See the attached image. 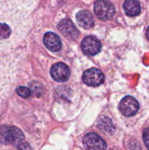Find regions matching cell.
Segmentation results:
<instances>
[{"label":"cell","mask_w":149,"mask_h":150,"mask_svg":"<svg viewBox=\"0 0 149 150\" xmlns=\"http://www.w3.org/2000/svg\"><path fill=\"white\" fill-rule=\"evenodd\" d=\"M39 0H0V59L23 39L29 17Z\"/></svg>","instance_id":"cell-1"},{"label":"cell","mask_w":149,"mask_h":150,"mask_svg":"<svg viewBox=\"0 0 149 150\" xmlns=\"http://www.w3.org/2000/svg\"><path fill=\"white\" fill-rule=\"evenodd\" d=\"M24 139L23 132L18 127L11 125L0 127V144L4 145L14 144L17 146Z\"/></svg>","instance_id":"cell-2"},{"label":"cell","mask_w":149,"mask_h":150,"mask_svg":"<svg viewBox=\"0 0 149 150\" xmlns=\"http://www.w3.org/2000/svg\"><path fill=\"white\" fill-rule=\"evenodd\" d=\"M93 10L96 17L102 21L110 20L115 13L114 5L107 0H97L94 4Z\"/></svg>","instance_id":"cell-3"},{"label":"cell","mask_w":149,"mask_h":150,"mask_svg":"<svg viewBox=\"0 0 149 150\" xmlns=\"http://www.w3.org/2000/svg\"><path fill=\"white\" fill-rule=\"evenodd\" d=\"M82 79L86 84L91 86H100L105 81L103 73L97 68H91L86 70Z\"/></svg>","instance_id":"cell-4"},{"label":"cell","mask_w":149,"mask_h":150,"mask_svg":"<svg viewBox=\"0 0 149 150\" xmlns=\"http://www.w3.org/2000/svg\"><path fill=\"white\" fill-rule=\"evenodd\" d=\"M57 27L60 33L62 34L67 39L75 40L80 35L78 29L70 19L65 18L61 20L58 23Z\"/></svg>","instance_id":"cell-5"},{"label":"cell","mask_w":149,"mask_h":150,"mask_svg":"<svg viewBox=\"0 0 149 150\" xmlns=\"http://www.w3.org/2000/svg\"><path fill=\"white\" fill-rule=\"evenodd\" d=\"M120 111L126 117H132L139 109V103L137 100L131 96L123 98L118 105Z\"/></svg>","instance_id":"cell-6"},{"label":"cell","mask_w":149,"mask_h":150,"mask_svg":"<svg viewBox=\"0 0 149 150\" xmlns=\"http://www.w3.org/2000/svg\"><path fill=\"white\" fill-rule=\"evenodd\" d=\"M83 144L87 150H105L107 144L99 135L93 133L86 134L83 139Z\"/></svg>","instance_id":"cell-7"},{"label":"cell","mask_w":149,"mask_h":150,"mask_svg":"<svg viewBox=\"0 0 149 150\" xmlns=\"http://www.w3.org/2000/svg\"><path fill=\"white\" fill-rule=\"evenodd\" d=\"M101 48H102L101 42L95 37L87 36L83 38L82 40V51L86 55H95L100 51Z\"/></svg>","instance_id":"cell-8"},{"label":"cell","mask_w":149,"mask_h":150,"mask_svg":"<svg viewBox=\"0 0 149 150\" xmlns=\"http://www.w3.org/2000/svg\"><path fill=\"white\" fill-rule=\"evenodd\" d=\"M70 69L68 66L62 62L54 64L51 70V75L56 81L65 82L70 78Z\"/></svg>","instance_id":"cell-9"},{"label":"cell","mask_w":149,"mask_h":150,"mask_svg":"<svg viewBox=\"0 0 149 150\" xmlns=\"http://www.w3.org/2000/svg\"><path fill=\"white\" fill-rule=\"evenodd\" d=\"M45 46L53 52H58L61 48V41L59 37L53 32H47L43 38Z\"/></svg>","instance_id":"cell-10"},{"label":"cell","mask_w":149,"mask_h":150,"mask_svg":"<svg viewBox=\"0 0 149 150\" xmlns=\"http://www.w3.org/2000/svg\"><path fill=\"white\" fill-rule=\"evenodd\" d=\"M76 20L79 26L86 29H89L93 26V18L90 12L82 10L76 15Z\"/></svg>","instance_id":"cell-11"},{"label":"cell","mask_w":149,"mask_h":150,"mask_svg":"<svg viewBox=\"0 0 149 150\" xmlns=\"http://www.w3.org/2000/svg\"><path fill=\"white\" fill-rule=\"evenodd\" d=\"M123 7L128 16H137L141 11V6L138 0H125Z\"/></svg>","instance_id":"cell-12"},{"label":"cell","mask_w":149,"mask_h":150,"mask_svg":"<svg viewBox=\"0 0 149 150\" xmlns=\"http://www.w3.org/2000/svg\"><path fill=\"white\" fill-rule=\"evenodd\" d=\"M98 126L99 129L105 133H112L115 130L111 120L107 117H102L99 119Z\"/></svg>","instance_id":"cell-13"},{"label":"cell","mask_w":149,"mask_h":150,"mask_svg":"<svg viewBox=\"0 0 149 150\" xmlns=\"http://www.w3.org/2000/svg\"><path fill=\"white\" fill-rule=\"evenodd\" d=\"M16 92L19 96H20L23 98H28L31 96V92L30 89L26 86H18L16 89Z\"/></svg>","instance_id":"cell-14"},{"label":"cell","mask_w":149,"mask_h":150,"mask_svg":"<svg viewBox=\"0 0 149 150\" xmlns=\"http://www.w3.org/2000/svg\"><path fill=\"white\" fill-rule=\"evenodd\" d=\"M16 149L17 150H32L30 145L27 142H22L21 143L18 144L16 146Z\"/></svg>","instance_id":"cell-15"},{"label":"cell","mask_w":149,"mask_h":150,"mask_svg":"<svg viewBox=\"0 0 149 150\" xmlns=\"http://www.w3.org/2000/svg\"><path fill=\"white\" fill-rule=\"evenodd\" d=\"M143 138L146 147L149 150V128L145 129L144 131H143Z\"/></svg>","instance_id":"cell-16"},{"label":"cell","mask_w":149,"mask_h":150,"mask_svg":"<svg viewBox=\"0 0 149 150\" xmlns=\"http://www.w3.org/2000/svg\"><path fill=\"white\" fill-rule=\"evenodd\" d=\"M146 37H147L148 40H149V26L148 27L147 29V31H146Z\"/></svg>","instance_id":"cell-17"}]
</instances>
